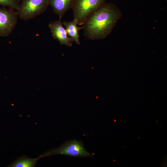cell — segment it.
Returning a JSON list of instances; mask_svg holds the SVG:
<instances>
[{"label": "cell", "mask_w": 167, "mask_h": 167, "mask_svg": "<svg viewBox=\"0 0 167 167\" xmlns=\"http://www.w3.org/2000/svg\"><path fill=\"white\" fill-rule=\"evenodd\" d=\"M62 23L63 25L65 26L67 35L72 41H74L77 44H80L79 32L82 29V27H78L77 20L74 19L71 22L64 21Z\"/></svg>", "instance_id": "obj_8"}, {"label": "cell", "mask_w": 167, "mask_h": 167, "mask_svg": "<svg viewBox=\"0 0 167 167\" xmlns=\"http://www.w3.org/2000/svg\"><path fill=\"white\" fill-rule=\"evenodd\" d=\"M49 27L53 37L60 44L69 46H72V41L68 37L66 31L60 20L50 23Z\"/></svg>", "instance_id": "obj_6"}, {"label": "cell", "mask_w": 167, "mask_h": 167, "mask_svg": "<svg viewBox=\"0 0 167 167\" xmlns=\"http://www.w3.org/2000/svg\"><path fill=\"white\" fill-rule=\"evenodd\" d=\"M19 0V2H20V1H21V0Z\"/></svg>", "instance_id": "obj_11"}, {"label": "cell", "mask_w": 167, "mask_h": 167, "mask_svg": "<svg viewBox=\"0 0 167 167\" xmlns=\"http://www.w3.org/2000/svg\"><path fill=\"white\" fill-rule=\"evenodd\" d=\"M105 0H73L71 8L78 25H82L90 15L105 3Z\"/></svg>", "instance_id": "obj_3"}, {"label": "cell", "mask_w": 167, "mask_h": 167, "mask_svg": "<svg viewBox=\"0 0 167 167\" xmlns=\"http://www.w3.org/2000/svg\"><path fill=\"white\" fill-rule=\"evenodd\" d=\"M18 17L17 11L0 7V36H9L17 24Z\"/></svg>", "instance_id": "obj_5"}, {"label": "cell", "mask_w": 167, "mask_h": 167, "mask_svg": "<svg viewBox=\"0 0 167 167\" xmlns=\"http://www.w3.org/2000/svg\"><path fill=\"white\" fill-rule=\"evenodd\" d=\"M48 6L49 0H21L16 11L20 19L27 20L44 12Z\"/></svg>", "instance_id": "obj_4"}, {"label": "cell", "mask_w": 167, "mask_h": 167, "mask_svg": "<svg viewBox=\"0 0 167 167\" xmlns=\"http://www.w3.org/2000/svg\"><path fill=\"white\" fill-rule=\"evenodd\" d=\"M19 2L18 0H0V5L17 11L19 8Z\"/></svg>", "instance_id": "obj_10"}, {"label": "cell", "mask_w": 167, "mask_h": 167, "mask_svg": "<svg viewBox=\"0 0 167 167\" xmlns=\"http://www.w3.org/2000/svg\"><path fill=\"white\" fill-rule=\"evenodd\" d=\"M61 154L73 157H92L93 154L88 152L83 142L76 139L67 141L60 147L46 152L41 155L42 157Z\"/></svg>", "instance_id": "obj_2"}, {"label": "cell", "mask_w": 167, "mask_h": 167, "mask_svg": "<svg viewBox=\"0 0 167 167\" xmlns=\"http://www.w3.org/2000/svg\"><path fill=\"white\" fill-rule=\"evenodd\" d=\"M73 0H49V5L61 20L65 13L71 8Z\"/></svg>", "instance_id": "obj_7"}, {"label": "cell", "mask_w": 167, "mask_h": 167, "mask_svg": "<svg viewBox=\"0 0 167 167\" xmlns=\"http://www.w3.org/2000/svg\"><path fill=\"white\" fill-rule=\"evenodd\" d=\"M41 158L40 156L36 158L22 157L18 159L9 166L11 167H34L37 161Z\"/></svg>", "instance_id": "obj_9"}, {"label": "cell", "mask_w": 167, "mask_h": 167, "mask_svg": "<svg viewBox=\"0 0 167 167\" xmlns=\"http://www.w3.org/2000/svg\"><path fill=\"white\" fill-rule=\"evenodd\" d=\"M122 16L112 3H105L94 11L82 25L84 35L92 40L105 39L111 32Z\"/></svg>", "instance_id": "obj_1"}]
</instances>
